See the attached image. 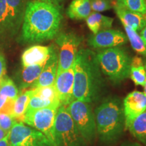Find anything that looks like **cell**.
<instances>
[{"label": "cell", "mask_w": 146, "mask_h": 146, "mask_svg": "<svg viewBox=\"0 0 146 146\" xmlns=\"http://www.w3.org/2000/svg\"><path fill=\"white\" fill-rule=\"evenodd\" d=\"M62 19L60 9L51 0L28 1L22 26V42L38 43L54 39L59 31Z\"/></svg>", "instance_id": "6da1fadb"}, {"label": "cell", "mask_w": 146, "mask_h": 146, "mask_svg": "<svg viewBox=\"0 0 146 146\" xmlns=\"http://www.w3.org/2000/svg\"><path fill=\"white\" fill-rule=\"evenodd\" d=\"M74 87L72 101L91 103L96 101L104 88V79L96 54L89 49H81L73 64Z\"/></svg>", "instance_id": "7a4b0ae2"}, {"label": "cell", "mask_w": 146, "mask_h": 146, "mask_svg": "<svg viewBox=\"0 0 146 146\" xmlns=\"http://www.w3.org/2000/svg\"><path fill=\"white\" fill-rule=\"evenodd\" d=\"M97 134L102 141L111 143L122 135L125 129L123 104L117 98H108L94 113Z\"/></svg>", "instance_id": "3957f363"}, {"label": "cell", "mask_w": 146, "mask_h": 146, "mask_svg": "<svg viewBox=\"0 0 146 146\" xmlns=\"http://www.w3.org/2000/svg\"><path fill=\"white\" fill-rule=\"evenodd\" d=\"M96 57L102 72L114 83H119L129 76L132 58L123 48L102 49Z\"/></svg>", "instance_id": "277c9868"}, {"label": "cell", "mask_w": 146, "mask_h": 146, "mask_svg": "<svg viewBox=\"0 0 146 146\" xmlns=\"http://www.w3.org/2000/svg\"><path fill=\"white\" fill-rule=\"evenodd\" d=\"M55 146H87L65 106H60L54 123Z\"/></svg>", "instance_id": "5b68a950"}, {"label": "cell", "mask_w": 146, "mask_h": 146, "mask_svg": "<svg viewBox=\"0 0 146 146\" xmlns=\"http://www.w3.org/2000/svg\"><path fill=\"white\" fill-rule=\"evenodd\" d=\"M66 108L85 141L87 143H93L97 131L95 116L90 104L80 100H73L66 106Z\"/></svg>", "instance_id": "8992f818"}, {"label": "cell", "mask_w": 146, "mask_h": 146, "mask_svg": "<svg viewBox=\"0 0 146 146\" xmlns=\"http://www.w3.org/2000/svg\"><path fill=\"white\" fill-rule=\"evenodd\" d=\"M58 107L50 106L27 111L22 122L40 131L55 146L54 123Z\"/></svg>", "instance_id": "52a82bcc"}, {"label": "cell", "mask_w": 146, "mask_h": 146, "mask_svg": "<svg viewBox=\"0 0 146 146\" xmlns=\"http://www.w3.org/2000/svg\"><path fill=\"white\" fill-rule=\"evenodd\" d=\"M10 146H54L44 134L23 122H15L9 133Z\"/></svg>", "instance_id": "ba28073f"}, {"label": "cell", "mask_w": 146, "mask_h": 146, "mask_svg": "<svg viewBox=\"0 0 146 146\" xmlns=\"http://www.w3.org/2000/svg\"><path fill=\"white\" fill-rule=\"evenodd\" d=\"M82 40L81 36L72 32L64 33L58 35L56 39L60 50L57 75L72 66Z\"/></svg>", "instance_id": "9c48e42d"}, {"label": "cell", "mask_w": 146, "mask_h": 146, "mask_svg": "<svg viewBox=\"0 0 146 146\" xmlns=\"http://www.w3.org/2000/svg\"><path fill=\"white\" fill-rule=\"evenodd\" d=\"M127 36L118 30L107 29L92 34L88 39V45L96 49H106L119 47L127 43Z\"/></svg>", "instance_id": "30bf717a"}, {"label": "cell", "mask_w": 146, "mask_h": 146, "mask_svg": "<svg viewBox=\"0 0 146 146\" xmlns=\"http://www.w3.org/2000/svg\"><path fill=\"white\" fill-rule=\"evenodd\" d=\"M125 129L129 127L133 120L146 110V96L143 92L133 91L123 100Z\"/></svg>", "instance_id": "8fae6325"}, {"label": "cell", "mask_w": 146, "mask_h": 146, "mask_svg": "<svg viewBox=\"0 0 146 146\" xmlns=\"http://www.w3.org/2000/svg\"><path fill=\"white\" fill-rule=\"evenodd\" d=\"M19 95V91L14 82L5 75L0 81V114L12 117L14 104Z\"/></svg>", "instance_id": "7c38bea8"}, {"label": "cell", "mask_w": 146, "mask_h": 146, "mask_svg": "<svg viewBox=\"0 0 146 146\" xmlns=\"http://www.w3.org/2000/svg\"><path fill=\"white\" fill-rule=\"evenodd\" d=\"M54 86L60 104L65 106H68L72 101L74 87L73 66L70 69L61 72L56 76Z\"/></svg>", "instance_id": "4fadbf2b"}, {"label": "cell", "mask_w": 146, "mask_h": 146, "mask_svg": "<svg viewBox=\"0 0 146 146\" xmlns=\"http://www.w3.org/2000/svg\"><path fill=\"white\" fill-rule=\"evenodd\" d=\"M58 56L54 47H51L50 56L45 62L39 78L35 84L33 88L54 85L57 75Z\"/></svg>", "instance_id": "5bb4252c"}, {"label": "cell", "mask_w": 146, "mask_h": 146, "mask_svg": "<svg viewBox=\"0 0 146 146\" xmlns=\"http://www.w3.org/2000/svg\"><path fill=\"white\" fill-rule=\"evenodd\" d=\"M113 5L120 21L124 27H127L135 31H141L146 25V14L133 12L123 8L121 5L116 4L115 1Z\"/></svg>", "instance_id": "9a60e30c"}, {"label": "cell", "mask_w": 146, "mask_h": 146, "mask_svg": "<svg viewBox=\"0 0 146 146\" xmlns=\"http://www.w3.org/2000/svg\"><path fill=\"white\" fill-rule=\"evenodd\" d=\"M50 50L51 47L43 45H33L29 47L22 55L23 67L45 64L50 56Z\"/></svg>", "instance_id": "2e32d148"}, {"label": "cell", "mask_w": 146, "mask_h": 146, "mask_svg": "<svg viewBox=\"0 0 146 146\" xmlns=\"http://www.w3.org/2000/svg\"><path fill=\"white\" fill-rule=\"evenodd\" d=\"M17 33L9 16L5 0H0V43L4 42Z\"/></svg>", "instance_id": "e0dca14e"}, {"label": "cell", "mask_w": 146, "mask_h": 146, "mask_svg": "<svg viewBox=\"0 0 146 146\" xmlns=\"http://www.w3.org/2000/svg\"><path fill=\"white\" fill-rule=\"evenodd\" d=\"M9 16L18 33L23 22L25 12V0H5Z\"/></svg>", "instance_id": "ac0fdd59"}, {"label": "cell", "mask_w": 146, "mask_h": 146, "mask_svg": "<svg viewBox=\"0 0 146 146\" xmlns=\"http://www.w3.org/2000/svg\"><path fill=\"white\" fill-rule=\"evenodd\" d=\"M45 64L23 67L20 79V87L22 90L33 88L35 84L41 74Z\"/></svg>", "instance_id": "d6986e66"}, {"label": "cell", "mask_w": 146, "mask_h": 146, "mask_svg": "<svg viewBox=\"0 0 146 146\" xmlns=\"http://www.w3.org/2000/svg\"><path fill=\"white\" fill-rule=\"evenodd\" d=\"M113 21L114 19L112 18L108 17L96 12L91 13L86 18L87 26L94 34L110 29L112 26Z\"/></svg>", "instance_id": "ffe728a7"}, {"label": "cell", "mask_w": 146, "mask_h": 146, "mask_svg": "<svg viewBox=\"0 0 146 146\" xmlns=\"http://www.w3.org/2000/svg\"><path fill=\"white\" fill-rule=\"evenodd\" d=\"M91 7L89 0H73L69 5L67 14L71 19H86L91 14Z\"/></svg>", "instance_id": "44dd1931"}, {"label": "cell", "mask_w": 146, "mask_h": 146, "mask_svg": "<svg viewBox=\"0 0 146 146\" xmlns=\"http://www.w3.org/2000/svg\"><path fill=\"white\" fill-rule=\"evenodd\" d=\"M130 77L135 85L144 86L146 78V70L143 60L141 57L135 56L131 59Z\"/></svg>", "instance_id": "7402d4cb"}, {"label": "cell", "mask_w": 146, "mask_h": 146, "mask_svg": "<svg viewBox=\"0 0 146 146\" xmlns=\"http://www.w3.org/2000/svg\"><path fill=\"white\" fill-rule=\"evenodd\" d=\"M32 96V89L21 93L16 98L14 104L12 118L14 120L22 122L27 112V108Z\"/></svg>", "instance_id": "603a6c76"}, {"label": "cell", "mask_w": 146, "mask_h": 146, "mask_svg": "<svg viewBox=\"0 0 146 146\" xmlns=\"http://www.w3.org/2000/svg\"><path fill=\"white\" fill-rule=\"evenodd\" d=\"M128 129L139 141L146 144V110L133 120Z\"/></svg>", "instance_id": "cb8c5ba5"}, {"label": "cell", "mask_w": 146, "mask_h": 146, "mask_svg": "<svg viewBox=\"0 0 146 146\" xmlns=\"http://www.w3.org/2000/svg\"><path fill=\"white\" fill-rule=\"evenodd\" d=\"M32 91L33 95L39 97L41 100L50 102L54 104L59 106H61L54 85H51V86L36 87V88L32 89Z\"/></svg>", "instance_id": "d4e9b609"}, {"label": "cell", "mask_w": 146, "mask_h": 146, "mask_svg": "<svg viewBox=\"0 0 146 146\" xmlns=\"http://www.w3.org/2000/svg\"><path fill=\"white\" fill-rule=\"evenodd\" d=\"M125 30L133 50L139 54L146 57V45L139 35L127 27H125Z\"/></svg>", "instance_id": "484cf974"}, {"label": "cell", "mask_w": 146, "mask_h": 146, "mask_svg": "<svg viewBox=\"0 0 146 146\" xmlns=\"http://www.w3.org/2000/svg\"><path fill=\"white\" fill-rule=\"evenodd\" d=\"M115 3L130 11L146 14L145 0H115Z\"/></svg>", "instance_id": "4316f807"}, {"label": "cell", "mask_w": 146, "mask_h": 146, "mask_svg": "<svg viewBox=\"0 0 146 146\" xmlns=\"http://www.w3.org/2000/svg\"><path fill=\"white\" fill-rule=\"evenodd\" d=\"M33 93V91H32ZM50 106H56L59 108V106L55 105L54 104L50 102L45 101V100H41L39 97L34 96L32 94L31 97L30 101H29L28 108H27V111H31L35 110H38L41 108H44L50 107Z\"/></svg>", "instance_id": "83f0119b"}, {"label": "cell", "mask_w": 146, "mask_h": 146, "mask_svg": "<svg viewBox=\"0 0 146 146\" xmlns=\"http://www.w3.org/2000/svg\"><path fill=\"white\" fill-rule=\"evenodd\" d=\"M91 9L96 12H104L112 7V3L110 0H89Z\"/></svg>", "instance_id": "f1b7e54d"}, {"label": "cell", "mask_w": 146, "mask_h": 146, "mask_svg": "<svg viewBox=\"0 0 146 146\" xmlns=\"http://www.w3.org/2000/svg\"><path fill=\"white\" fill-rule=\"evenodd\" d=\"M16 120L12 116L5 114H0V128L3 131L10 132Z\"/></svg>", "instance_id": "f546056e"}, {"label": "cell", "mask_w": 146, "mask_h": 146, "mask_svg": "<svg viewBox=\"0 0 146 146\" xmlns=\"http://www.w3.org/2000/svg\"><path fill=\"white\" fill-rule=\"evenodd\" d=\"M6 73V60L4 55L0 52V81L2 79Z\"/></svg>", "instance_id": "4dcf8cb0"}, {"label": "cell", "mask_w": 146, "mask_h": 146, "mask_svg": "<svg viewBox=\"0 0 146 146\" xmlns=\"http://www.w3.org/2000/svg\"><path fill=\"white\" fill-rule=\"evenodd\" d=\"M0 146H10V142H9V133L4 138L2 139L0 141Z\"/></svg>", "instance_id": "1f68e13d"}, {"label": "cell", "mask_w": 146, "mask_h": 146, "mask_svg": "<svg viewBox=\"0 0 146 146\" xmlns=\"http://www.w3.org/2000/svg\"><path fill=\"white\" fill-rule=\"evenodd\" d=\"M139 35L141 37V39H143L144 43H145L146 45V25H145V27H144L141 30Z\"/></svg>", "instance_id": "d6a6232c"}, {"label": "cell", "mask_w": 146, "mask_h": 146, "mask_svg": "<svg viewBox=\"0 0 146 146\" xmlns=\"http://www.w3.org/2000/svg\"><path fill=\"white\" fill-rule=\"evenodd\" d=\"M8 133L9 132H8V131H3V129H1V128H0V141H1L2 139L4 138L8 134Z\"/></svg>", "instance_id": "836d02e7"}, {"label": "cell", "mask_w": 146, "mask_h": 146, "mask_svg": "<svg viewBox=\"0 0 146 146\" xmlns=\"http://www.w3.org/2000/svg\"><path fill=\"white\" fill-rule=\"evenodd\" d=\"M143 62H144V66H145V70H146V59L145 60H143ZM144 94H145V96H146V78H145V85H144Z\"/></svg>", "instance_id": "e575fe53"}, {"label": "cell", "mask_w": 146, "mask_h": 146, "mask_svg": "<svg viewBox=\"0 0 146 146\" xmlns=\"http://www.w3.org/2000/svg\"><path fill=\"white\" fill-rule=\"evenodd\" d=\"M122 146H141V145H139V143H129V144H124Z\"/></svg>", "instance_id": "d590c367"}, {"label": "cell", "mask_w": 146, "mask_h": 146, "mask_svg": "<svg viewBox=\"0 0 146 146\" xmlns=\"http://www.w3.org/2000/svg\"><path fill=\"white\" fill-rule=\"evenodd\" d=\"M110 1H114L115 0H110Z\"/></svg>", "instance_id": "8d00e7d4"}]
</instances>
